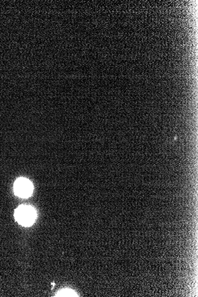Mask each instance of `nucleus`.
I'll use <instances>...</instances> for the list:
<instances>
[{
	"label": "nucleus",
	"instance_id": "f257e3e1",
	"mask_svg": "<svg viewBox=\"0 0 198 297\" xmlns=\"http://www.w3.org/2000/svg\"><path fill=\"white\" fill-rule=\"evenodd\" d=\"M15 219L21 225L27 227L33 224L36 218L35 210L31 206L21 205L15 211Z\"/></svg>",
	"mask_w": 198,
	"mask_h": 297
},
{
	"label": "nucleus",
	"instance_id": "f03ea898",
	"mask_svg": "<svg viewBox=\"0 0 198 297\" xmlns=\"http://www.w3.org/2000/svg\"><path fill=\"white\" fill-rule=\"evenodd\" d=\"M15 195L18 197L27 198L30 197L33 191L32 183L29 180L25 178L18 179L14 185Z\"/></svg>",
	"mask_w": 198,
	"mask_h": 297
},
{
	"label": "nucleus",
	"instance_id": "7ed1b4c3",
	"mask_svg": "<svg viewBox=\"0 0 198 297\" xmlns=\"http://www.w3.org/2000/svg\"><path fill=\"white\" fill-rule=\"evenodd\" d=\"M75 296H76V294L70 290H62L58 295H56L57 297H75Z\"/></svg>",
	"mask_w": 198,
	"mask_h": 297
}]
</instances>
